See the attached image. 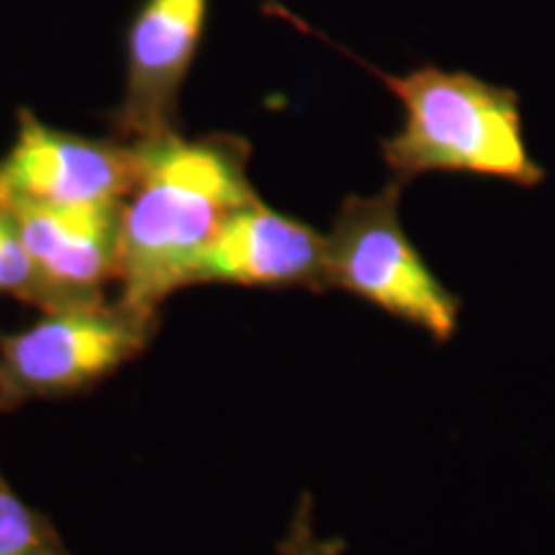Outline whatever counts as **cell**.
Segmentation results:
<instances>
[{"instance_id": "10", "label": "cell", "mask_w": 555, "mask_h": 555, "mask_svg": "<svg viewBox=\"0 0 555 555\" xmlns=\"http://www.w3.org/2000/svg\"><path fill=\"white\" fill-rule=\"evenodd\" d=\"M0 296L34 298V270L11 208L0 201Z\"/></svg>"}, {"instance_id": "2", "label": "cell", "mask_w": 555, "mask_h": 555, "mask_svg": "<svg viewBox=\"0 0 555 555\" xmlns=\"http://www.w3.org/2000/svg\"><path fill=\"white\" fill-rule=\"evenodd\" d=\"M380 78L404 106V127L380 147L397 185L425 172H468L522 189L545 180L527 152L519 101L509 88L437 67Z\"/></svg>"}, {"instance_id": "11", "label": "cell", "mask_w": 555, "mask_h": 555, "mask_svg": "<svg viewBox=\"0 0 555 555\" xmlns=\"http://www.w3.org/2000/svg\"><path fill=\"white\" fill-rule=\"evenodd\" d=\"M345 547V540L317 535L314 502L311 496H301L286 538L278 545V555H343Z\"/></svg>"}, {"instance_id": "3", "label": "cell", "mask_w": 555, "mask_h": 555, "mask_svg": "<svg viewBox=\"0 0 555 555\" xmlns=\"http://www.w3.org/2000/svg\"><path fill=\"white\" fill-rule=\"evenodd\" d=\"M401 185L373 196H347L327 234V291L363 298L386 314L450 343L461 298L442 286L409 242L399 217Z\"/></svg>"}, {"instance_id": "12", "label": "cell", "mask_w": 555, "mask_h": 555, "mask_svg": "<svg viewBox=\"0 0 555 555\" xmlns=\"http://www.w3.org/2000/svg\"><path fill=\"white\" fill-rule=\"evenodd\" d=\"M5 406H11V399H9V393H5L3 380H0V409H5Z\"/></svg>"}, {"instance_id": "7", "label": "cell", "mask_w": 555, "mask_h": 555, "mask_svg": "<svg viewBox=\"0 0 555 555\" xmlns=\"http://www.w3.org/2000/svg\"><path fill=\"white\" fill-rule=\"evenodd\" d=\"M208 0H147L129 31L127 88L114 116L116 139L150 142L176 129L178 95L196 57Z\"/></svg>"}, {"instance_id": "1", "label": "cell", "mask_w": 555, "mask_h": 555, "mask_svg": "<svg viewBox=\"0 0 555 555\" xmlns=\"http://www.w3.org/2000/svg\"><path fill=\"white\" fill-rule=\"evenodd\" d=\"M139 176L121 201L119 301L144 317L191 286V273L237 208L258 198L247 178L249 144L178 131L134 144Z\"/></svg>"}, {"instance_id": "9", "label": "cell", "mask_w": 555, "mask_h": 555, "mask_svg": "<svg viewBox=\"0 0 555 555\" xmlns=\"http://www.w3.org/2000/svg\"><path fill=\"white\" fill-rule=\"evenodd\" d=\"M0 555H73L54 525L0 478Z\"/></svg>"}, {"instance_id": "6", "label": "cell", "mask_w": 555, "mask_h": 555, "mask_svg": "<svg viewBox=\"0 0 555 555\" xmlns=\"http://www.w3.org/2000/svg\"><path fill=\"white\" fill-rule=\"evenodd\" d=\"M137 176L134 144L67 134L21 111L16 142L0 159V201H124L134 189Z\"/></svg>"}, {"instance_id": "5", "label": "cell", "mask_w": 555, "mask_h": 555, "mask_svg": "<svg viewBox=\"0 0 555 555\" xmlns=\"http://www.w3.org/2000/svg\"><path fill=\"white\" fill-rule=\"evenodd\" d=\"M3 204L11 208L31 260L34 307L47 314L106 298L103 291L119 275L121 201Z\"/></svg>"}, {"instance_id": "8", "label": "cell", "mask_w": 555, "mask_h": 555, "mask_svg": "<svg viewBox=\"0 0 555 555\" xmlns=\"http://www.w3.org/2000/svg\"><path fill=\"white\" fill-rule=\"evenodd\" d=\"M327 291V237L314 227L249 201L219 229L191 273V286Z\"/></svg>"}, {"instance_id": "4", "label": "cell", "mask_w": 555, "mask_h": 555, "mask_svg": "<svg viewBox=\"0 0 555 555\" xmlns=\"http://www.w3.org/2000/svg\"><path fill=\"white\" fill-rule=\"evenodd\" d=\"M157 327L159 317L119 298L47 311L34 327L0 337V380L11 404L86 391L144 352Z\"/></svg>"}]
</instances>
